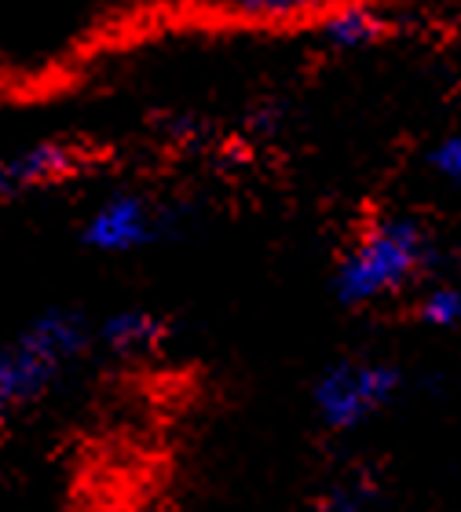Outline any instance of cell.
<instances>
[{"instance_id":"8","label":"cell","mask_w":461,"mask_h":512,"mask_svg":"<svg viewBox=\"0 0 461 512\" xmlns=\"http://www.w3.org/2000/svg\"><path fill=\"white\" fill-rule=\"evenodd\" d=\"M418 319L432 330L461 326V286H429L418 300Z\"/></svg>"},{"instance_id":"5","label":"cell","mask_w":461,"mask_h":512,"mask_svg":"<svg viewBox=\"0 0 461 512\" xmlns=\"http://www.w3.org/2000/svg\"><path fill=\"white\" fill-rule=\"evenodd\" d=\"M81 169H85V154L66 139H41V143L4 150L0 154V202L74 180Z\"/></svg>"},{"instance_id":"2","label":"cell","mask_w":461,"mask_h":512,"mask_svg":"<svg viewBox=\"0 0 461 512\" xmlns=\"http://www.w3.org/2000/svg\"><path fill=\"white\" fill-rule=\"evenodd\" d=\"M88 348V326L74 311H44L0 344V417L15 414Z\"/></svg>"},{"instance_id":"3","label":"cell","mask_w":461,"mask_h":512,"mask_svg":"<svg viewBox=\"0 0 461 512\" xmlns=\"http://www.w3.org/2000/svg\"><path fill=\"white\" fill-rule=\"evenodd\" d=\"M399 384H403V377L392 363L341 359L311 388L315 417L330 432H352V428L374 421L385 406L396 403Z\"/></svg>"},{"instance_id":"1","label":"cell","mask_w":461,"mask_h":512,"mask_svg":"<svg viewBox=\"0 0 461 512\" xmlns=\"http://www.w3.org/2000/svg\"><path fill=\"white\" fill-rule=\"evenodd\" d=\"M429 235L410 216H385L355 238V246L337 264L333 289L344 304L363 308L396 297L429 267Z\"/></svg>"},{"instance_id":"7","label":"cell","mask_w":461,"mask_h":512,"mask_svg":"<svg viewBox=\"0 0 461 512\" xmlns=\"http://www.w3.org/2000/svg\"><path fill=\"white\" fill-rule=\"evenodd\" d=\"M388 30L385 11L366 4V0H348L341 8L330 11V19L322 22V37L333 48H366V44L381 41Z\"/></svg>"},{"instance_id":"6","label":"cell","mask_w":461,"mask_h":512,"mask_svg":"<svg viewBox=\"0 0 461 512\" xmlns=\"http://www.w3.org/2000/svg\"><path fill=\"white\" fill-rule=\"evenodd\" d=\"M165 333H169V326H165L154 311L125 308V311H114V315L103 322L99 337H103V344H107L110 352L136 359V355H147V352H154V348H161V344H165Z\"/></svg>"},{"instance_id":"10","label":"cell","mask_w":461,"mask_h":512,"mask_svg":"<svg viewBox=\"0 0 461 512\" xmlns=\"http://www.w3.org/2000/svg\"><path fill=\"white\" fill-rule=\"evenodd\" d=\"M231 8L246 11V15H271V19H282V15H301L326 4V0H227Z\"/></svg>"},{"instance_id":"4","label":"cell","mask_w":461,"mask_h":512,"mask_svg":"<svg viewBox=\"0 0 461 512\" xmlns=\"http://www.w3.org/2000/svg\"><path fill=\"white\" fill-rule=\"evenodd\" d=\"M161 231V216L143 194L114 191L103 202L92 205V213L81 224V242L96 253L121 256L147 249Z\"/></svg>"},{"instance_id":"9","label":"cell","mask_w":461,"mask_h":512,"mask_svg":"<svg viewBox=\"0 0 461 512\" xmlns=\"http://www.w3.org/2000/svg\"><path fill=\"white\" fill-rule=\"evenodd\" d=\"M432 172L440 176L451 191H461V136H447L432 150Z\"/></svg>"}]
</instances>
